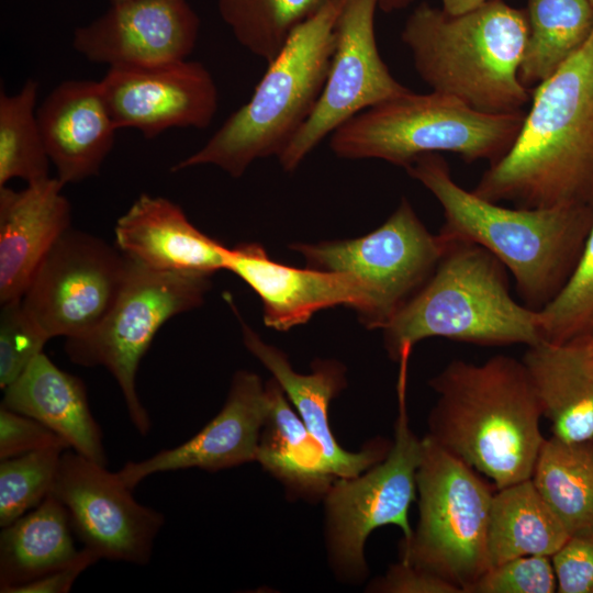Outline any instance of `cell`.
<instances>
[{"label": "cell", "mask_w": 593, "mask_h": 593, "mask_svg": "<svg viewBox=\"0 0 593 593\" xmlns=\"http://www.w3.org/2000/svg\"><path fill=\"white\" fill-rule=\"evenodd\" d=\"M528 36L519 80L534 89L586 43L593 32V4L588 0H527Z\"/></svg>", "instance_id": "83f0119b"}, {"label": "cell", "mask_w": 593, "mask_h": 593, "mask_svg": "<svg viewBox=\"0 0 593 593\" xmlns=\"http://www.w3.org/2000/svg\"><path fill=\"white\" fill-rule=\"evenodd\" d=\"M429 385L438 395L428 417L429 438L495 490L530 479L546 438L540 402L521 359H454Z\"/></svg>", "instance_id": "3957f363"}, {"label": "cell", "mask_w": 593, "mask_h": 593, "mask_svg": "<svg viewBox=\"0 0 593 593\" xmlns=\"http://www.w3.org/2000/svg\"><path fill=\"white\" fill-rule=\"evenodd\" d=\"M200 19L186 0H124L74 31L72 47L93 63L143 66L183 60Z\"/></svg>", "instance_id": "2e32d148"}, {"label": "cell", "mask_w": 593, "mask_h": 593, "mask_svg": "<svg viewBox=\"0 0 593 593\" xmlns=\"http://www.w3.org/2000/svg\"><path fill=\"white\" fill-rule=\"evenodd\" d=\"M472 192L521 208L593 206V32L533 89L516 141Z\"/></svg>", "instance_id": "6da1fadb"}, {"label": "cell", "mask_w": 593, "mask_h": 593, "mask_svg": "<svg viewBox=\"0 0 593 593\" xmlns=\"http://www.w3.org/2000/svg\"><path fill=\"white\" fill-rule=\"evenodd\" d=\"M405 169L441 205L439 233L496 257L526 306L541 310L562 289L593 225V206H503L459 186L438 153L422 155Z\"/></svg>", "instance_id": "7a4b0ae2"}, {"label": "cell", "mask_w": 593, "mask_h": 593, "mask_svg": "<svg viewBox=\"0 0 593 593\" xmlns=\"http://www.w3.org/2000/svg\"><path fill=\"white\" fill-rule=\"evenodd\" d=\"M332 1L217 0V8L236 41L269 63L300 25Z\"/></svg>", "instance_id": "f546056e"}, {"label": "cell", "mask_w": 593, "mask_h": 593, "mask_svg": "<svg viewBox=\"0 0 593 593\" xmlns=\"http://www.w3.org/2000/svg\"><path fill=\"white\" fill-rule=\"evenodd\" d=\"M376 589L388 593H462L455 584L402 560L388 570Z\"/></svg>", "instance_id": "74e56055"}, {"label": "cell", "mask_w": 593, "mask_h": 593, "mask_svg": "<svg viewBox=\"0 0 593 593\" xmlns=\"http://www.w3.org/2000/svg\"><path fill=\"white\" fill-rule=\"evenodd\" d=\"M100 83L118 130L146 138L172 127L205 128L217 111L215 81L198 61L113 66Z\"/></svg>", "instance_id": "9a60e30c"}, {"label": "cell", "mask_w": 593, "mask_h": 593, "mask_svg": "<svg viewBox=\"0 0 593 593\" xmlns=\"http://www.w3.org/2000/svg\"><path fill=\"white\" fill-rule=\"evenodd\" d=\"M99 559L87 548L68 566L49 572L30 583L21 585L12 593H66L77 578Z\"/></svg>", "instance_id": "f35d334b"}, {"label": "cell", "mask_w": 593, "mask_h": 593, "mask_svg": "<svg viewBox=\"0 0 593 593\" xmlns=\"http://www.w3.org/2000/svg\"><path fill=\"white\" fill-rule=\"evenodd\" d=\"M530 479L570 535L593 530V439H545Z\"/></svg>", "instance_id": "f1b7e54d"}, {"label": "cell", "mask_w": 593, "mask_h": 593, "mask_svg": "<svg viewBox=\"0 0 593 593\" xmlns=\"http://www.w3.org/2000/svg\"><path fill=\"white\" fill-rule=\"evenodd\" d=\"M128 266L115 245L69 228L35 269L21 303L49 339L81 337L113 306Z\"/></svg>", "instance_id": "7c38bea8"}, {"label": "cell", "mask_w": 593, "mask_h": 593, "mask_svg": "<svg viewBox=\"0 0 593 593\" xmlns=\"http://www.w3.org/2000/svg\"><path fill=\"white\" fill-rule=\"evenodd\" d=\"M569 536L532 479L494 492L488 532L492 567L522 556L551 557Z\"/></svg>", "instance_id": "4316f807"}, {"label": "cell", "mask_w": 593, "mask_h": 593, "mask_svg": "<svg viewBox=\"0 0 593 593\" xmlns=\"http://www.w3.org/2000/svg\"><path fill=\"white\" fill-rule=\"evenodd\" d=\"M414 0H379V9L384 12L401 10L411 4Z\"/></svg>", "instance_id": "60d3db41"}, {"label": "cell", "mask_w": 593, "mask_h": 593, "mask_svg": "<svg viewBox=\"0 0 593 593\" xmlns=\"http://www.w3.org/2000/svg\"><path fill=\"white\" fill-rule=\"evenodd\" d=\"M49 338L24 310L21 299L1 303L0 388L16 380L41 354Z\"/></svg>", "instance_id": "836d02e7"}, {"label": "cell", "mask_w": 593, "mask_h": 593, "mask_svg": "<svg viewBox=\"0 0 593 593\" xmlns=\"http://www.w3.org/2000/svg\"><path fill=\"white\" fill-rule=\"evenodd\" d=\"M591 338H592V342H593V332L590 334Z\"/></svg>", "instance_id": "7bdbcfd3"}, {"label": "cell", "mask_w": 593, "mask_h": 593, "mask_svg": "<svg viewBox=\"0 0 593 593\" xmlns=\"http://www.w3.org/2000/svg\"><path fill=\"white\" fill-rule=\"evenodd\" d=\"M342 3L333 0L300 25L268 63L248 102L171 171L213 165L238 178L255 160L278 158L305 124L322 93Z\"/></svg>", "instance_id": "8992f818"}, {"label": "cell", "mask_w": 593, "mask_h": 593, "mask_svg": "<svg viewBox=\"0 0 593 593\" xmlns=\"http://www.w3.org/2000/svg\"><path fill=\"white\" fill-rule=\"evenodd\" d=\"M382 331L395 361L429 337L483 346L527 347L542 340L539 311L511 295L502 262L462 240H449L432 276Z\"/></svg>", "instance_id": "5b68a950"}, {"label": "cell", "mask_w": 593, "mask_h": 593, "mask_svg": "<svg viewBox=\"0 0 593 593\" xmlns=\"http://www.w3.org/2000/svg\"><path fill=\"white\" fill-rule=\"evenodd\" d=\"M588 1H590L593 4V0H588Z\"/></svg>", "instance_id": "ee69618b"}, {"label": "cell", "mask_w": 593, "mask_h": 593, "mask_svg": "<svg viewBox=\"0 0 593 593\" xmlns=\"http://www.w3.org/2000/svg\"><path fill=\"white\" fill-rule=\"evenodd\" d=\"M524 118V110L483 112L446 93L409 90L350 119L331 135L329 146L340 158H374L404 168L441 152L491 165L510 150Z\"/></svg>", "instance_id": "52a82bcc"}, {"label": "cell", "mask_w": 593, "mask_h": 593, "mask_svg": "<svg viewBox=\"0 0 593 593\" xmlns=\"http://www.w3.org/2000/svg\"><path fill=\"white\" fill-rule=\"evenodd\" d=\"M111 3H116V2H121V1H124V0H109Z\"/></svg>", "instance_id": "b9f144b4"}, {"label": "cell", "mask_w": 593, "mask_h": 593, "mask_svg": "<svg viewBox=\"0 0 593 593\" xmlns=\"http://www.w3.org/2000/svg\"><path fill=\"white\" fill-rule=\"evenodd\" d=\"M379 0H343L328 75L310 118L278 157L293 171L328 135L365 110L409 89L382 60L374 33Z\"/></svg>", "instance_id": "4fadbf2b"}, {"label": "cell", "mask_w": 593, "mask_h": 593, "mask_svg": "<svg viewBox=\"0 0 593 593\" xmlns=\"http://www.w3.org/2000/svg\"><path fill=\"white\" fill-rule=\"evenodd\" d=\"M492 485L426 435L416 473L418 522L402 542L401 560L471 593L492 567L488 548Z\"/></svg>", "instance_id": "ba28073f"}, {"label": "cell", "mask_w": 593, "mask_h": 593, "mask_svg": "<svg viewBox=\"0 0 593 593\" xmlns=\"http://www.w3.org/2000/svg\"><path fill=\"white\" fill-rule=\"evenodd\" d=\"M266 389L270 407L256 461L295 492L325 494L335 478L328 472L320 444L292 410L280 384L272 379Z\"/></svg>", "instance_id": "484cf974"}, {"label": "cell", "mask_w": 593, "mask_h": 593, "mask_svg": "<svg viewBox=\"0 0 593 593\" xmlns=\"http://www.w3.org/2000/svg\"><path fill=\"white\" fill-rule=\"evenodd\" d=\"M51 494L67 510L83 548L98 559L148 563L164 515L138 503L116 472L67 449Z\"/></svg>", "instance_id": "5bb4252c"}, {"label": "cell", "mask_w": 593, "mask_h": 593, "mask_svg": "<svg viewBox=\"0 0 593 593\" xmlns=\"http://www.w3.org/2000/svg\"><path fill=\"white\" fill-rule=\"evenodd\" d=\"M559 593H593V530L570 535L551 556Z\"/></svg>", "instance_id": "d590c367"}, {"label": "cell", "mask_w": 593, "mask_h": 593, "mask_svg": "<svg viewBox=\"0 0 593 593\" xmlns=\"http://www.w3.org/2000/svg\"><path fill=\"white\" fill-rule=\"evenodd\" d=\"M115 246L147 268L212 276L225 269L228 247L199 231L164 197L141 194L114 227Z\"/></svg>", "instance_id": "ffe728a7"}, {"label": "cell", "mask_w": 593, "mask_h": 593, "mask_svg": "<svg viewBox=\"0 0 593 593\" xmlns=\"http://www.w3.org/2000/svg\"><path fill=\"white\" fill-rule=\"evenodd\" d=\"M55 178L15 191L0 187V302L20 300L42 259L70 228V204Z\"/></svg>", "instance_id": "44dd1931"}, {"label": "cell", "mask_w": 593, "mask_h": 593, "mask_svg": "<svg viewBox=\"0 0 593 593\" xmlns=\"http://www.w3.org/2000/svg\"><path fill=\"white\" fill-rule=\"evenodd\" d=\"M3 391L1 405L37 419L71 450L107 465L102 432L80 378L61 370L41 353Z\"/></svg>", "instance_id": "cb8c5ba5"}, {"label": "cell", "mask_w": 593, "mask_h": 593, "mask_svg": "<svg viewBox=\"0 0 593 593\" xmlns=\"http://www.w3.org/2000/svg\"><path fill=\"white\" fill-rule=\"evenodd\" d=\"M47 155L64 184L99 174L118 127L100 81L59 83L36 110Z\"/></svg>", "instance_id": "d6986e66"}, {"label": "cell", "mask_w": 593, "mask_h": 593, "mask_svg": "<svg viewBox=\"0 0 593 593\" xmlns=\"http://www.w3.org/2000/svg\"><path fill=\"white\" fill-rule=\"evenodd\" d=\"M49 447L0 462V526L36 507L53 490L63 452Z\"/></svg>", "instance_id": "d6a6232c"}, {"label": "cell", "mask_w": 593, "mask_h": 593, "mask_svg": "<svg viewBox=\"0 0 593 593\" xmlns=\"http://www.w3.org/2000/svg\"><path fill=\"white\" fill-rule=\"evenodd\" d=\"M65 506L48 494L0 534V592L30 583L68 566L80 553Z\"/></svg>", "instance_id": "d4e9b609"}, {"label": "cell", "mask_w": 593, "mask_h": 593, "mask_svg": "<svg viewBox=\"0 0 593 593\" xmlns=\"http://www.w3.org/2000/svg\"><path fill=\"white\" fill-rule=\"evenodd\" d=\"M37 90L38 82L29 79L15 94L0 93V187L13 178L27 183L49 178L35 111Z\"/></svg>", "instance_id": "4dcf8cb0"}, {"label": "cell", "mask_w": 593, "mask_h": 593, "mask_svg": "<svg viewBox=\"0 0 593 593\" xmlns=\"http://www.w3.org/2000/svg\"><path fill=\"white\" fill-rule=\"evenodd\" d=\"M270 400L260 378L237 371L217 415L181 445L141 461L126 462L116 474L131 489L158 472L199 468L219 471L256 460Z\"/></svg>", "instance_id": "ac0fdd59"}, {"label": "cell", "mask_w": 593, "mask_h": 593, "mask_svg": "<svg viewBox=\"0 0 593 593\" xmlns=\"http://www.w3.org/2000/svg\"><path fill=\"white\" fill-rule=\"evenodd\" d=\"M441 9L449 14H459L471 10L485 0H440Z\"/></svg>", "instance_id": "ab89813d"}, {"label": "cell", "mask_w": 593, "mask_h": 593, "mask_svg": "<svg viewBox=\"0 0 593 593\" xmlns=\"http://www.w3.org/2000/svg\"><path fill=\"white\" fill-rule=\"evenodd\" d=\"M49 447L70 449L66 441L43 423L0 406V460Z\"/></svg>", "instance_id": "8d00e7d4"}, {"label": "cell", "mask_w": 593, "mask_h": 593, "mask_svg": "<svg viewBox=\"0 0 593 593\" xmlns=\"http://www.w3.org/2000/svg\"><path fill=\"white\" fill-rule=\"evenodd\" d=\"M538 311L542 340L563 343L593 332V225L569 279Z\"/></svg>", "instance_id": "1f68e13d"}, {"label": "cell", "mask_w": 593, "mask_h": 593, "mask_svg": "<svg viewBox=\"0 0 593 593\" xmlns=\"http://www.w3.org/2000/svg\"><path fill=\"white\" fill-rule=\"evenodd\" d=\"M449 240L432 234L403 198L371 233L345 240L295 243L309 268L355 275L374 302L372 328H383L432 276Z\"/></svg>", "instance_id": "8fae6325"}, {"label": "cell", "mask_w": 593, "mask_h": 593, "mask_svg": "<svg viewBox=\"0 0 593 593\" xmlns=\"http://www.w3.org/2000/svg\"><path fill=\"white\" fill-rule=\"evenodd\" d=\"M128 261L125 282L113 306L88 334L66 339L65 353L76 365L101 366L113 376L131 422L146 435L150 418L136 390L141 360L168 320L203 303L211 276L159 271Z\"/></svg>", "instance_id": "9c48e42d"}, {"label": "cell", "mask_w": 593, "mask_h": 593, "mask_svg": "<svg viewBox=\"0 0 593 593\" xmlns=\"http://www.w3.org/2000/svg\"><path fill=\"white\" fill-rule=\"evenodd\" d=\"M557 578L551 557L522 556L491 567L471 593H553Z\"/></svg>", "instance_id": "e575fe53"}, {"label": "cell", "mask_w": 593, "mask_h": 593, "mask_svg": "<svg viewBox=\"0 0 593 593\" xmlns=\"http://www.w3.org/2000/svg\"><path fill=\"white\" fill-rule=\"evenodd\" d=\"M406 362H401L399 415L389 452L356 477L335 479L325 493L331 561L346 578L358 579L367 573L363 548L374 529L395 525L402 529L403 540L413 534L409 510L416 500L423 438L413 433L406 414Z\"/></svg>", "instance_id": "30bf717a"}, {"label": "cell", "mask_w": 593, "mask_h": 593, "mask_svg": "<svg viewBox=\"0 0 593 593\" xmlns=\"http://www.w3.org/2000/svg\"><path fill=\"white\" fill-rule=\"evenodd\" d=\"M528 36L524 10L485 0L459 14L427 3L407 18L401 40L433 91L491 113L523 111L533 90L518 76Z\"/></svg>", "instance_id": "277c9868"}, {"label": "cell", "mask_w": 593, "mask_h": 593, "mask_svg": "<svg viewBox=\"0 0 593 593\" xmlns=\"http://www.w3.org/2000/svg\"><path fill=\"white\" fill-rule=\"evenodd\" d=\"M225 270L244 280L260 298L266 326L288 331L323 309L345 305L372 328L374 302L367 284L347 272L300 269L270 259L261 245L228 248Z\"/></svg>", "instance_id": "e0dca14e"}, {"label": "cell", "mask_w": 593, "mask_h": 593, "mask_svg": "<svg viewBox=\"0 0 593 593\" xmlns=\"http://www.w3.org/2000/svg\"><path fill=\"white\" fill-rule=\"evenodd\" d=\"M246 348L272 373L287 398L295 406L307 430L320 444L328 472L335 478L356 477L390 450L389 444L376 440L358 452L347 451L333 435L328 412L333 398L346 385L345 368L334 360H317L309 374L294 371L280 349L266 344L240 318Z\"/></svg>", "instance_id": "7402d4cb"}, {"label": "cell", "mask_w": 593, "mask_h": 593, "mask_svg": "<svg viewBox=\"0 0 593 593\" xmlns=\"http://www.w3.org/2000/svg\"><path fill=\"white\" fill-rule=\"evenodd\" d=\"M534 384L552 436L593 439V342L590 335L563 343L540 340L521 359Z\"/></svg>", "instance_id": "603a6c76"}]
</instances>
